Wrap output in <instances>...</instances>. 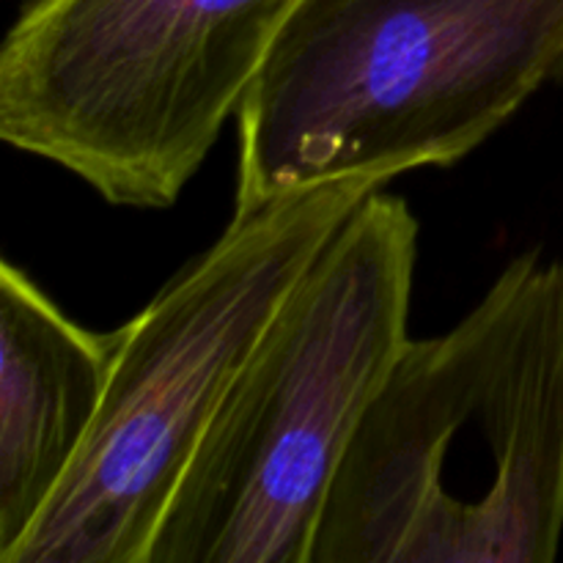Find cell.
Returning <instances> with one entry per match:
<instances>
[{
  "label": "cell",
  "instance_id": "1",
  "mask_svg": "<svg viewBox=\"0 0 563 563\" xmlns=\"http://www.w3.org/2000/svg\"><path fill=\"white\" fill-rule=\"evenodd\" d=\"M563 537V258L517 256L407 341L324 500L308 563H550Z\"/></svg>",
  "mask_w": 563,
  "mask_h": 563
},
{
  "label": "cell",
  "instance_id": "2",
  "mask_svg": "<svg viewBox=\"0 0 563 563\" xmlns=\"http://www.w3.org/2000/svg\"><path fill=\"white\" fill-rule=\"evenodd\" d=\"M561 82L563 0H297L234 115V212L449 168Z\"/></svg>",
  "mask_w": 563,
  "mask_h": 563
},
{
  "label": "cell",
  "instance_id": "3",
  "mask_svg": "<svg viewBox=\"0 0 563 563\" xmlns=\"http://www.w3.org/2000/svg\"><path fill=\"white\" fill-rule=\"evenodd\" d=\"M416 264L412 209L372 192L269 319L148 563H308L352 438L410 341Z\"/></svg>",
  "mask_w": 563,
  "mask_h": 563
},
{
  "label": "cell",
  "instance_id": "4",
  "mask_svg": "<svg viewBox=\"0 0 563 563\" xmlns=\"http://www.w3.org/2000/svg\"><path fill=\"white\" fill-rule=\"evenodd\" d=\"M350 176L234 212L229 229L126 322L75 465L0 563H148L154 537L269 319L372 192Z\"/></svg>",
  "mask_w": 563,
  "mask_h": 563
},
{
  "label": "cell",
  "instance_id": "5",
  "mask_svg": "<svg viewBox=\"0 0 563 563\" xmlns=\"http://www.w3.org/2000/svg\"><path fill=\"white\" fill-rule=\"evenodd\" d=\"M295 3L33 0L0 47V137L115 207H174Z\"/></svg>",
  "mask_w": 563,
  "mask_h": 563
},
{
  "label": "cell",
  "instance_id": "6",
  "mask_svg": "<svg viewBox=\"0 0 563 563\" xmlns=\"http://www.w3.org/2000/svg\"><path fill=\"white\" fill-rule=\"evenodd\" d=\"M126 324L93 333L11 262L0 267V559L20 544L86 445Z\"/></svg>",
  "mask_w": 563,
  "mask_h": 563
}]
</instances>
